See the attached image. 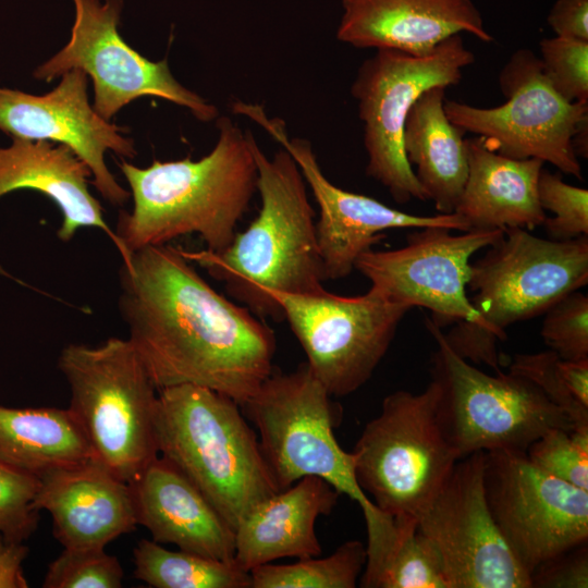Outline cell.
Listing matches in <instances>:
<instances>
[{
	"instance_id": "1",
	"label": "cell",
	"mask_w": 588,
	"mask_h": 588,
	"mask_svg": "<svg viewBox=\"0 0 588 588\" xmlns=\"http://www.w3.org/2000/svg\"><path fill=\"white\" fill-rule=\"evenodd\" d=\"M119 283L127 339L158 390L199 385L242 405L272 372L271 328L212 289L182 248L132 253Z\"/></svg>"
},
{
	"instance_id": "2",
	"label": "cell",
	"mask_w": 588,
	"mask_h": 588,
	"mask_svg": "<svg viewBox=\"0 0 588 588\" xmlns=\"http://www.w3.org/2000/svg\"><path fill=\"white\" fill-rule=\"evenodd\" d=\"M216 124L218 140L198 160H154L146 168L119 162L133 199L113 230L122 260L188 234L199 235L211 252L232 243L257 189V166L252 132L244 133L229 117H218Z\"/></svg>"
},
{
	"instance_id": "3",
	"label": "cell",
	"mask_w": 588,
	"mask_h": 588,
	"mask_svg": "<svg viewBox=\"0 0 588 588\" xmlns=\"http://www.w3.org/2000/svg\"><path fill=\"white\" fill-rule=\"evenodd\" d=\"M261 206L257 217L220 252L185 250V257L224 283L237 302L261 318L283 320L271 292L324 291L315 210L293 157L281 148L268 158L250 133Z\"/></svg>"
},
{
	"instance_id": "4",
	"label": "cell",
	"mask_w": 588,
	"mask_h": 588,
	"mask_svg": "<svg viewBox=\"0 0 588 588\" xmlns=\"http://www.w3.org/2000/svg\"><path fill=\"white\" fill-rule=\"evenodd\" d=\"M158 453L177 468L234 529L281 491L241 405L208 388L158 390L154 416Z\"/></svg>"
},
{
	"instance_id": "5",
	"label": "cell",
	"mask_w": 588,
	"mask_h": 588,
	"mask_svg": "<svg viewBox=\"0 0 588 588\" xmlns=\"http://www.w3.org/2000/svg\"><path fill=\"white\" fill-rule=\"evenodd\" d=\"M470 264L467 287L482 329L450 345L474 365L501 371L498 343L506 328L544 314L553 304L588 283V236L544 240L526 229H504L503 236Z\"/></svg>"
},
{
	"instance_id": "6",
	"label": "cell",
	"mask_w": 588,
	"mask_h": 588,
	"mask_svg": "<svg viewBox=\"0 0 588 588\" xmlns=\"http://www.w3.org/2000/svg\"><path fill=\"white\" fill-rule=\"evenodd\" d=\"M71 393L69 409L94 457L133 482L158 456L154 416L158 389L128 339L72 343L58 357Z\"/></svg>"
},
{
	"instance_id": "7",
	"label": "cell",
	"mask_w": 588,
	"mask_h": 588,
	"mask_svg": "<svg viewBox=\"0 0 588 588\" xmlns=\"http://www.w3.org/2000/svg\"><path fill=\"white\" fill-rule=\"evenodd\" d=\"M425 323L437 343L431 357L432 380L439 387L437 420L460 460L479 451L526 453L550 429H575L529 379L510 370L483 372L452 350L430 318Z\"/></svg>"
},
{
	"instance_id": "8",
	"label": "cell",
	"mask_w": 588,
	"mask_h": 588,
	"mask_svg": "<svg viewBox=\"0 0 588 588\" xmlns=\"http://www.w3.org/2000/svg\"><path fill=\"white\" fill-rule=\"evenodd\" d=\"M439 387L397 390L363 429L352 454L362 491L383 513L418 520L460 460L437 420Z\"/></svg>"
},
{
	"instance_id": "9",
	"label": "cell",
	"mask_w": 588,
	"mask_h": 588,
	"mask_svg": "<svg viewBox=\"0 0 588 588\" xmlns=\"http://www.w3.org/2000/svg\"><path fill=\"white\" fill-rule=\"evenodd\" d=\"M474 62L475 54L456 34L424 56L376 49L358 68L351 94L364 124L366 173L397 204L428 200L403 149L404 124L412 106L431 87L460 84L463 70Z\"/></svg>"
},
{
	"instance_id": "10",
	"label": "cell",
	"mask_w": 588,
	"mask_h": 588,
	"mask_svg": "<svg viewBox=\"0 0 588 588\" xmlns=\"http://www.w3.org/2000/svg\"><path fill=\"white\" fill-rule=\"evenodd\" d=\"M241 407L259 432L262 456L280 490L317 476L362 511L373 505L356 481L352 452L335 439L331 395L306 363L290 372L272 370Z\"/></svg>"
},
{
	"instance_id": "11",
	"label": "cell",
	"mask_w": 588,
	"mask_h": 588,
	"mask_svg": "<svg viewBox=\"0 0 588 588\" xmlns=\"http://www.w3.org/2000/svg\"><path fill=\"white\" fill-rule=\"evenodd\" d=\"M405 246L391 250L372 248L358 257L355 268L388 301L431 311L430 319L443 332L449 345L482 329L480 314L467 296L470 259L499 241L504 230H469L453 234L451 229H416Z\"/></svg>"
},
{
	"instance_id": "12",
	"label": "cell",
	"mask_w": 588,
	"mask_h": 588,
	"mask_svg": "<svg viewBox=\"0 0 588 588\" xmlns=\"http://www.w3.org/2000/svg\"><path fill=\"white\" fill-rule=\"evenodd\" d=\"M499 85L506 98L503 105L478 108L445 99L448 119L503 156L536 158L581 180L572 139L588 122V102L562 98L544 76L539 57L527 48L512 54L499 74Z\"/></svg>"
},
{
	"instance_id": "13",
	"label": "cell",
	"mask_w": 588,
	"mask_h": 588,
	"mask_svg": "<svg viewBox=\"0 0 588 588\" xmlns=\"http://www.w3.org/2000/svg\"><path fill=\"white\" fill-rule=\"evenodd\" d=\"M307 357V366L331 396L363 387L388 352L407 306L377 291L340 296L271 292Z\"/></svg>"
},
{
	"instance_id": "14",
	"label": "cell",
	"mask_w": 588,
	"mask_h": 588,
	"mask_svg": "<svg viewBox=\"0 0 588 588\" xmlns=\"http://www.w3.org/2000/svg\"><path fill=\"white\" fill-rule=\"evenodd\" d=\"M73 2L75 21L70 40L37 66V79L50 82L72 69L82 70L94 83L93 108L107 121L142 96L160 97L184 107L203 122L219 117L216 106L174 78L167 59L150 61L125 42L118 30L122 0Z\"/></svg>"
},
{
	"instance_id": "15",
	"label": "cell",
	"mask_w": 588,
	"mask_h": 588,
	"mask_svg": "<svg viewBox=\"0 0 588 588\" xmlns=\"http://www.w3.org/2000/svg\"><path fill=\"white\" fill-rule=\"evenodd\" d=\"M483 491L501 535L529 574L588 539V491L543 471L526 453L485 452Z\"/></svg>"
},
{
	"instance_id": "16",
	"label": "cell",
	"mask_w": 588,
	"mask_h": 588,
	"mask_svg": "<svg viewBox=\"0 0 588 588\" xmlns=\"http://www.w3.org/2000/svg\"><path fill=\"white\" fill-rule=\"evenodd\" d=\"M483 466L482 451L458 460L418 529L438 550L449 588H531L489 511Z\"/></svg>"
},
{
	"instance_id": "17",
	"label": "cell",
	"mask_w": 588,
	"mask_h": 588,
	"mask_svg": "<svg viewBox=\"0 0 588 588\" xmlns=\"http://www.w3.org/2000/svg\"><path fill=\"white\" fill-rule=\"evenodd\" d=\"M233 108L261 125L293 157L311 189L319 207L316 235L324 280L350 275L358 257L379 243L387 230L442 226L469 231L465 220L455 212L412 215L334 185L323 174L310 142L290 138L284 123L277 118H267L259 106L236 101Z\"/></svg>"
},
{
	"instance_id": "18",
	"label": "cell",
	"mask_w": 588,
	"mask_h": 588,
	"mask_svg": "<svg viewBox=\"0 0 588 588\" xmlns=\"http://www.w3.org/2000/svg\"><path fill=\"white\" fill-rule=\"evenodd\" d=\"M87 74L72 69L45 95L0 87V131L11 137L62 144L84 161L91 183L111 205L122 207L131 198L108 169L105 154L125 158L137 155L125 127L102 119L89 103Z\"/></svg>"
},
{
	"instance_id": "19",
	"label": "cell",
	"mask_w": 588,
	"mask_h": 588,
	"mask_svg": "<svg viewBox=\"0 0 588 588\" xmlns=\"http://www.w3.org/2000/svg\"><path fill=\"white\" fill-rule=\"evenodd\" d=\"M37 511L52 517L54 538L66 549H105L137 527L130 483L95 457L38 476Z\"/></svg>"
},
{
	"instance_id": "20",
	"label": "cell",
	"mask_w": 588,
	"mask_h": 588,
	"mask_svg": "<svg viewBox=\"0 0 588 588\" xmlns=\"http://www.w3.org/2000/svg\"><path fill=\"white\" fill-rule=\"evenodd\" d=\"M342 9L336 38L357 49L424 56L463 32L493 40L471 0H342Z\"/></svg>"
},
{
	"instance_id": "21",
	"label": "cell",
	"mask_w": 588,
	"mask_h": 588,
	"mask_svg": "<svg viewBox=\"0 0 588 588\" xmlns=\"http://www.w3.org/2000/svg\"><path fill=\"white\" fill-rule=\"evenodd\" d=\"M130 486L137 524L149 530L154 541L234 562V529L166 458L157 456Z\"/></svg>"
},
{
	"instance_id": "22",
	"label": "cell",
	"mask_w": 588,
	"mask_h": 588,
	"mask_svg": "<svg viewBox=\"0 0 588 588\" xmlns=\"http://www.w3.org/2000/svg\"><path fill=\"white\" fill-rule=\"evenodd\" d=\"M340 495L324 479L306 476L268 498L236 528L234 563L249 572L282 558L319 556L316 520L331 514Z\"/></svg>"
},
{
	"instance_id": "23",
	"label": "cell",
	"mask_w": 588,
	"mask_h": 588,
	"mask_svg": "<svg viewBox=\"0 0 588 588\" xmlns=\"http://www.w3.org/2000/svg\"><path fill=\"white\" fill-rule=\"evenodd\" d=\"M11 138L10 146L0 148V198L19 189L37 191L60 208L57 235L62 242H70L82 228H96L117 246L114 231L88 189V166L65 145Z\"/></svg>"
},
{
	"instance_id": "24",
	"label": "cell",
	"mask_w": 588,
	"mask_h": 588,
	"mask_svg": "<svg viewBox=\"0 0 588 588\" xmlns=\"http://www.w3.org/2000/svg\"><path fill=\"white\" fill-rule=\"evenodd\" d=\"M468 173L455 208L469 230L543 224L547 213L537 193L543 161L513 159L499 154L482 137L466 138Z\"/></svg>"
},
{
	"instance_id": "25",
	"label": "cell",
	"mask_w": 588,
	"mask_h": 588,
	"mask_svg": "<svg viewBox=\"0 0 588 588\" xmlns=\"http://www.w3.org/2000/svg\"><path fill=\"white\" fill-rule=\"evenodd\" d=\"M445 88L431 87L412 106L403 149L414 174L439 213H453L462 195L468 159L464 130L444 112Z\"/></svg>"
},
{
	"instance_id": "26",
	"label": "cell",
	"mask_w": 588,
	"mask_h": 588,
	"mask_svg": "<svg viewBox=\"0 0 588 588\" xmlns=\"http://www.w3.org/2000/svg\"><path fill=\"white\" fill-rule=\"evenodd\" d=\"M367 528L363 588H449L440 554L416 519L399 518L375 504L363 511Z\"/></svg>"
},
{
	"instance_id": "27",
	"label": "cell",
	"mask_w": 588,
	"mask_h": 588,
	"mask_svg": "<svg viewBox=\"0 0 588 588\" xmlns=\"http://www.w3.org/2000/svg\"><path fill=\"white\" fill-rule=\"evenodd\" d=\"M93 457L90 444L69 408L0 405L1 462L39 476Z\"/></svg>"
},
{
	"instance_id": "28",
	"label": "cell",
	"mask_w": 588,
	"mask_h": 588,
	"mask_svg": "<svg viewBox=\"0 0 588 588\" xmlns=\"http://www.w3.org/2000/svg\"><path fill=\"white\" fill-rule=\"evenodd\" d=\"M134 577L155 588H250V574L234 562L171 551L142 539L133 550Z\"/></svg>"
},
{
	"instance_id": "29",
	"label": "cell",
	"mask_w": 588,
	"mask_h": 588,
	"mask_svg": "<svg viewBox=\"0 0 588 588\" xmlns=\"http://www.w3.org/2000/svg\"><path fill=\"white\" fill-rule=\"evenodd\" d=\"M366 562V547L348 540L326 558L291 564H262L249 571L250 588H354Z\"/></svg>"
},
{
	"instance_id": "30",
	"label": "cell",
	"mask_w": 588,
	"mask_h": 588,
	"mask_svg": "<svg viewBox=\"0 0 588 588\" xmlns=\"http://www.w3.org/2000/svg\"><path fill=\"white\" fill-rule=\"evenodd\" d=\"M509 370L534 382L575 429L588 428V359H563L551 350L516 354Z\"/></svg>"
},
{
	"instance_id": "31",
	"label": "cell",
	"mask_w": 588,
	"mask_h": 588,
	"mask_svg": "<svg viewBox=\"0 0 588 588\" xmlns=\"http://www.w3.org/2000/svg\"><path fill=\"white\" fill-rule=\"evenodd\" d=\"M528 460L543 471L588 491V428H553L527 449Z\"/></svg>"
},
{
	"instance_id": "32",
	"label": "cell",
	"mask_w": 588,
	"mask_h": 588,
	"mask_svg": "<svg viewBox=\"0 0 588 588\" xmlns=\"http://www.w3.org/2000/svg\"><path fill=\"white\" fill-rule=\"evenodd\" d=\"M123 568L105 549H66L47 568L44 588H120Z\"/></svg>"
},
{
	"instance_id": "33",
	"label": "cell",
	"mask_w": 588,
	"mask_h": 588,
	"mask_svg": "<svg viewBox=\"0 0 588 588\" xmlns=\"http://www.w3.org/2000/svg\"><path fill=\"white\" fill-rule=\"evenodd\" d=\"M537 193L542 209L553 217L546 218L543 226L550 240L567 241L588 236V191L562 180L560 173L541 169Z\"/></svg>"
},
{
	"instance_id": "34",
	"label": "cell",
	"mask_w": 588,
	"mask_h": 588,
	"mask_svg": "<svg viewBox=\"0 0 588 588\" xmlns=\"http://www.w3.org/2000/svg\"><path fill=\"white\" fill-rule=\"evenodd\" d=\"M539 57L552 88L568 102H588V40L543 38Z\"/></svg>"
},
{
	"instance_id": "35",
	"label": "cell",
	"mask_w": 588,
	"mask_h": 588,
	"mask_svg": "<svg viewBox=\"0 0 588 588\" xmlns=\"http://www.w3.org/2000/svg\"><path fill=\"white\" fill-rule=\"evenodd\" d=\"M39 485L36 475L0 461V538L24 542L37 529L39 511L34 498Z\"/></svg>"
},
{
	"instance_id": "36",
	"label": "cell",
	"mask_w": 588,
	"mask_h": 588,
	"mask_svg": "<svg viewBox=\"0 0 588 588\" xmlns=\"http://www.w3.org/2000/svg\"><path fill=\"white\" fill-rule=\"evenodd\" d=\"M540 333L561 358L588 359V296L577 290L553 304L544 313Z\"/></svg>"
},
{
	"instance_id": "37",
	"label": "cell",
	"mask_w": 588,
	"mask_h": 588,
	"mask_svg": "<svg viewBox=\"0 0 588 588\" xmlns=\"http://www.w3.org/2000/svg\"><path fill=\"white\" fill-rule=\"evenodd\" d=\"M531 588H587V541L540 563L530 574Z\"/></svg>"
},
{
	"instance_id": "38",
	"label": "cell",
	"mask_w": 588,
	"mask_h": 588,
	"mask_svg": "<svg viewBox=\"0 0 588 588\" xmlns=\"http://www.w3.org/2000/svg\"><path fill=\"white\" fill-rule=\"evenodd\" d=\"M547 22L556 36L588 40V0H556Z\"/></svg>"
},
{
	"instance_id": "39",
	"label": "cell",
	"mask_w": 588,
	"mask_h": 588,
	"mask_svg": "<svg viewBox=\"0 0 588 588\" xmlns=\"http://www.w3.org/2000/svg\"><path fill=\"white\" fill-rule=\"evenodd\" d=\"M29 549L23 542H8L0 538V588H27L23 563Z\"/></svg>"
},
{
	"instance_id": "40",
	"label": "cell",
	"mask_w": 588,
	"mask_h": 588,
	"mask_svg": "<svg viewBox=\"0 0 588 588\" xmlns=\"http://www.w3.org/2000/svg\"><path fill=\"white\" fill-rule=\"evenodd\" d=\"M572 146L577 158L588 157V122L577 130L573 136Z\"/></svg>"
},
{
	"instance_id": "41",
	"label": "cell",
	"mask_w": 588,
	"mask_h": 588,
	"mask_svg": "<svg viewBox=\"0 0 588 588\" xmlns=\"http://www.w3.org/2000/svg\"><path fill=\"white\" fill-rule=\"evenodd\" d=\"M0 275L7 277V278H13L1 265H0Z\"/></svg>"
}]
</instances>
